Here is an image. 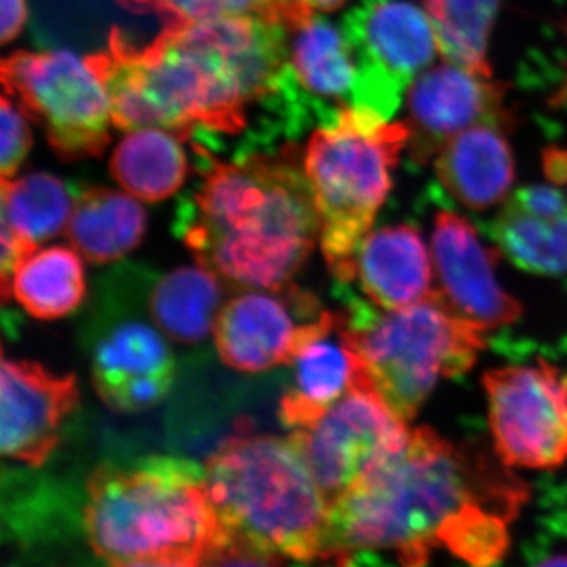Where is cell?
Segmentation results:
<instances>
[{
	"instance_id": "cell-1",
	"label": "cell",
	"mask_w": 567,
	"mask_h": 567,
	"mask_svg": "<svg viewBox=\"0 0 567 567\" xmlns=\"http://www.w3.org/2000/svg\"><path fill=\"white\" fill-rule=\"evenodd\" d=\"M85 61L106 89L115 128H163L235 156L278 91L286 37L256 14L164 24L145 47L114 28L106 50Z\"/></svg>"
},
{
	"instance_id": "cell-2",
	"label": "cell",
	"mask_w": 567,
	"mask_h": 567,
	"mask_svg": "<svg viewBox=\"0 0 567 567\" xmlns=\"http://www.w3.org/2000/svg\"><path fill=\"white\" fill-rule=\"evenodd\" d=\"M483 454L447 442L434 429L410 431L401 450L330 503L323 559L391 551L424 566L436 548L475 566L499 561L509 524L529 488Z\"/></svg>"
},
{
	"instance_id": "cell-3",
	"label": "cell",
	"mask_w": 567,
	"mask_h": 567,
	"mask_svg": "<svg viewBox=\"0 0 567 567\" xmlns=\"http://www.w3.org/2000/svg\"><path fill=\"white\" fill-rule=\"evenodd\" d=\"M192 148L197 175L178 197L174 234L197 262L235 286L293 284L320 238L300 145L227 159L199 142Z\"/></svg>"
},
{
	"instance_id": "cell-4",
	"label": "cell",
	"mask_w": 567,
	"mask_h": 567,
	"mask_svg": "<svg viewBox=\"0 0 567 567\" xmlns=\"http://www.w3.org/2000/svg\"><path fill=\"white\" fill-rule=\"evenodd\" d=\"M82 520L93 554L111 566L210 565L224 537L207 470L173 456L99 466Z\"/></svg>"
},
{
	"instance_id": "cell-5",
	"label": "cell",
	"mask_w": 567,
	"mask_h": 567,
	"mask_svg": "<svg viewBox=\"0 0 567 567\" xmlns=\"http://www.w3.org/2000/svg\"><path fill=\"white\" fill-rule=\"evenodd\" d=\"M205 470L227 533L281 563L323 559L330 503L290 439L230 436Z\"/></svg>"
},
{
	"instance_id": "cell-6",
	"label": "cell",
	"mask_w": 567,
	"mask_h": 567,
	"mask_svg": "<svg viewBox=\"0 0 567 567\" xmlns=\"http://www.w3.org/2000/svg\"><path fill=\"white\" fill-rule=\"evenodd\" d=\"M346 338L377 394L406 421L440 377L464 375L486 347V330L457 315L439 290L420 303L385 309L347 295Z\"/></svg>"
},
{
	"instance_id": "cell-7",
	"label": "cell",
	"mask_w": 567,
	"mask_h": 567,
	"mask_svg": "<svg viewBox=\"0 0 567 567\" xmlns=\"http://www.w3.org/2000/svg\"><path fill=\"white\" fill-rule=\"evenodd\" d=\"M410 140L405 122L346 107L320 126L305 152L320 218V248L339 284L354 279V259L393 186L399 156Z\"/></svg>"
},
{
	"instance_id": "cell-8",
	"label": "cell",
	"mask_w": 567,
	"mask_h": 567,
	"mask_svg": "<svg viewBox=\"0 0 567 567\" xmlns=\"http://www.w3.org/2000/svg\"><path fill=\"white\" fill-rule=\"evenodd\" d=\"M2 84L59 158H93L110 144V96L85 59L65 50L17 51L3 59Z\"/></svg>"
},
{
	"instance_id": "cell-9",
	"label": "cell",
	"mask_w": 567,
	"mask_h": 567,
	"mask_svg": "<svg viewBox=\"0 0 567 567\" xmlns=\"http://www.w3.org/2000/svg\"><path fill=\"white\" fill-rule=\"evenodd\" d=\"M341 29L354 63L352 107L391 121L440 52L427 11L412 0H358Z\"/></svg>"
},
{
	"instance_id": "cell-10",
	"label": "cell",
	"mask_w": 567,
	"mask_h": 567,
	"mask_svg": "<svg viewBox=\"0 0 567 567\" xmlns=\"http://www.w3.org/2000/svg\"><path fill=\"white\" fill-rule=\"evenodd\" d=\"M496 458L509 468L567 462V372L546 358L483 377Z\"/></svg>"
},
{
	"instance_id": "cell-11",
	"label": "cell",
	"mask_w": 567,
	"mask_h": 567,
	"mask_svg": "<svg viewBox=\"0 0 567 567\" xmlns=\"http://www.w3.org/2000/svg\"><path fill=\"white\" fill-rule=\"evenodd\" d=\"M409 435L405 421L365 374L316 423L293 429L289 439L331 503L401 450Z\"/></svg>"
},
{
	"instance_id": "cell-12",
	"label": "cell",
	"mask_w": 567,
	"mask_h": 567,
	"mask_svg": "<svg viewBox=\"0 0 567 567\" xmlns=\"http://www.w3.org/2000/svg\"><path fill=\"white\" fill-rule=\"evenodd\" d=\"M315 295L297 286L249 289L227 301L216 319L215 342L227 365L262 372L292 363L322 316Z\"/></svg>"
},
{
	"instance_id": "cell-13",
	"label": "cell",
	"mask_w": 567,
	"mask_h": 567,
	"mask_svg": "<svg viewBox=\"0 0 567 567\" xmlns=\"http://www.w3.org/2000/svg\"><path fill=\"white\" fill-rule=\"evenodd\" d=\"M505 85L491 74L445 61L416 78L406 95V144L417 164L434 159L451 137L480 125L495 123L511 130L513 114L505 104Z\"/></svg>"
},
{
	"instance_id": "cell-14",
	"label": "cell",
	"mask_w": 567,
	"mask_h": 567,
	"mask_svg": "<svg viewBox=\"0 0 567 567\" xmlns=\"http://www.w3.org/2000/svg\"><path fill=\"white\" fill-rule=\"evenodd\" d=\"M499 249L481 241L475 226L453 212L436 215L432 260L440 295L470 322L488 331L522 317V305L496 279Z\"/></svg>"
},
{
	"instance_id": "cell-15",
	"label": "cell",
	"mask_w": 567,
	"mask_h": 567,
	"mask_svg": "<svg viewBox=\"0 0 567 567\" xmlns=\"http://www.w3.org/2000/svg\"><path fill=\"white\" fill-rule=\"evenodd\" d=\"M76 375H54L25 360H2L0 451L40 466L58 446L63 417L76 406Z\"/></svg>"
},
{
	"instance_id": "cell-16",
	"label": "cell",
	"mask_w": 567,
	"mask_h": 567,
	"mask_svg": "<svg viewBox=\"0 0 567 567\" xmlns=\"http://www.w3.org/2000/svg\"><path fill=\"white\" fill-rule=\"evenodd\" d=\"M175 360L162 334L144 323H123L104 336L92 358V380L104 404L140 413L166 398Z\"/></svg>"
},
{
	"instance_id": "cell-17",
	"label": "cell",
	"mask_w": 567,
	"mask_h": 567,
	"mask_svg": "<svg viewBox=\"0 0 567 567\" xmlns=\"http://www.w3.org/2000/svg\"><path fill=\"white\" fill-rule=\"evenodd\" d=\"M295 91L312 128L338 121L352 107L354 63L342 29L315 10L284 21Z\"/></svg>"
},
{
	"instance_id": "cell-18",
	"label": "cell",
	"mask_w": 567,
	"mask_h": 567,
	"mask_svg": "<svg viewBox=\"0 0 567 567\" xmlns=\"http://www.w3.org/2000/svg\"><path fill=\"white\" fill-rule=\"evenodd\" d=\"M290 365L293 380L279 405V420L290 429L316 423L365 375L363 363L347 342L344 312L324 311Z\"/></svg>"
},
{
	"instance_id": "cell-19",
	"label": "cell",
	"mask_w": 567,
	"mask_h": 567,
	"mask_svg": "<svg viewBox=\"0 0 567 567\" xmlns=\"http://www.w3.org/2000/svg\"><path fill=\"white\" fill-rule=\"evenodd\" d=\"M492 237L522 270L550 278L567 275V196L555 185L517 189L492 223Z\"/></svg>"
},
{
	"instance_id": "cell-20",
	"label": "cell",
	"mask_w": 567,
	"mask_h": 567,
	"mask_svg": "<svg viewBox=\"0 0 567 567\" xmlns=\"http://www.w3.org/2000/svg\"><path fill=\"white\" fill-rule=\"evenodd\" d=\"M434 260L423 237L409 224L365 235L354 259V279L377 308L399 311L432 293Z\"/></svg>"
},
{
	"instance_id": "cell-21",
	"label": "cell",
	"mask_w": 567,
	"mask_h": 567,
	"mask_svg": "<svg viewBox=\"0 0 567 567\" xmlns=\"http://www.w3.org/2000/svg\"><path fill=\"white\" fill-rule=\"evenodd\" d=\"M505 126L480 123L451 137L434 158L436 177L457 203L486 210L502 203L516 178Z\"/></svg>"
},
{
	"instance_id": "cell-22",
	"label": "cell",
	"mask_w": 567,
	"mask_h": 567,
	"mask_svg": "<svg viewBox=\"0 0 567 567\" xmlns=\"http://www.w3.org/2000/svg\"><path fill=\"white\" fill-rule=\"evenodd\" d=\"M145 227L144 208L128 194L110 188H80L66 224V237L87 262L104 265L137 248Z\"/></svg>"
},
{
	"instance_id": "cell-23",
	"label": "cell",
	"mask_w": 567,
	"mask_h": 567,
	"mask_svg": "<svg viewBox=\"0 0 567 567\" xmlns=\"http://www.w3.org/2000/svg\"><path fill=\"white\" fill-rule=\"evenodd\" d=\"M111 174L137 199L162 203L182 188L188 175V159L174 133L142 128L130 133L115 147Z\"/></svg>"
},
{
	"instance_id": "cell-24",
	"label": "cell",
	"mask_w": 567,
	"mask_h": 567,
	"mask_svg": "<svg viewBox=\"0 0 567 567\" xmlns=\"http://www.w3.org/2000/svg\"><path fill=\"white\" fill-rule=\"evenodd\" d=\"M219 276L207 267H181L153 287V322L167 338L182 344L204 341L221 311Z\"/></svg>"
},
{
	"instance_id": "cell-25",
	"label": "cell",
	"mask_w": 567,
	"mask_h": 567,
	"mask_svg": "<svg viewBox=\"0 0 567 567\" xmlns=\"http://www.w3.org/2000/svg\"><path fill=\"white\" fill-rule=\"evenodd\" d=\"M81 254L69 246L37 249L11 279V297L29 316L54 320L69 316L85 295Z\"/></svg>"
},
{
	"instance_id": "cell-26",
	"label": "cell",
	"mask_w": 567,
	"mask_h": 567,
	"mask_svg": "<svg viewBox=\"0 0 567 567\" xmlns=\"http://www.w3.org/2000/svg\"><path fill=\"white\" fill-rule=\"evenodd\" d=\"M80 186L37 173L18 181L2 178V224L32 248L66 227Z\"/></svg>"
},
{
	"instance_id": "cell-27",
	"label": "cell",
	"mask_w": 567,
	"mask_h": 567,
	"mask_svg": "<svg viewBox=\"0 0 567 567\" xmlns=\"http://www.w3.org/2000/svg\"><path fill=\"white\" fill-rule=\"evenodd\" d=\"M499 3L502 0H423L445 61L492 76L487 50Z\"/></svg>"
},
{
	"instance_id": "cell-28",
	"label": "cell",
	"mask_w": 567,
	"mask_h": 567,
	"mask_svg": "<svg viewBox=\"0 0 567 567\" xmlns=\"http://www.w3.org/2000/svg\"><path fill=\"white\" fill-rule=\"evenodd\" d=\"M134 13H153L164 24H183L218 20V18L256 17L287 20L303 10H311L293 0H117Z\"/></svg>"
},
{
	"instance_id": "cell-29",
	"label": "cell",
	"mask_w": 567,
	"mask_h": 567,
	"mask_svg": "<svg viewBox=\"0 0 567 567\" xmlns=\"http://www.w3.org/2000/svg\"><path fill=\"white\" fill-rule=\"evenodd\" d=\"M24 111L17 103L11 102L9 95L3 93L2 111V178H11L24 163L25 156L31 151L32 134L25 122Z\"/></svg>"
},
{
	"instance_id": "cell-30",
	"label": "cell",
	"mask_w": 567,
	"mask_h": 567,
	"mask_svg": "<svg viewBox=\"0 0 567 567\" xmlns=\"http://www.w3.org/2000/svg\"><path fill=\"white\" fill-rule=\"evenodd\" d=\"M0 2H2L0 39L3 44H7L17 39L18 33L24 28V22L28 20V7H25V0H0Z\"/></svg>"
},
{
	"instance_id": "cell-31",
	"label": "cell",
	"mask_w": 567,
	"mask_h": 567,
	"mask_svg": "<svg viewBox=\"0 0 567 567\" xmlns=\"http://www.w3.org/2000/svg\"><path fill=\"white\" fill-rule=\"evenodd\" d=\"M543 169L547 181L566 192L567 196V148L548 147L543 153Z\"/></svg>"
},
{
	"instance_id": "cell-32",
	"label": "cell",
	"mask_w": 567,
	"mask_h": 567,
	"mask_svg": "<svg viewBox=\"0 0 567 567\" xmlns=\"http://www.w3.org/2000/svg\"><path fill=\"white\" fill-rule=\"evenodd\" d=\"M293 2L308 7V9L317 11V13L319 11L320 13H328V11L341 9L346 0H293Z\"/></svg>"
},
{
	"instance_id": "cell-33",
	"label": "cell",
	"mask_w": 567,
	"mask_h": 567,
	"mask_svg": "<svg viewBox=\"0 0 567 567\" xmlns=\"http://www.w3.org/2000/svg\"><path fill=\"white\" fill-rule=\"evenodd\" d=\"M565 31L567 37V24ZM551 104H554L555 107L567 106V70L565 81H563L561 87H559L557 93H555L554 99H551Z\"/></svg>"
}]
</instances>
